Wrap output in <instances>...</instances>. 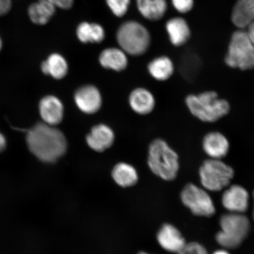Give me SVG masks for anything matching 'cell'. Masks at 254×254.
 Listing matches in <instances>:
<instances>
[{
    "label": "cell",
    "mask_w": 254,
    "mask_h": 254,
    "mask_svg": "<svg viewBox=\"0 0 254 254\" xmlns=\"http://www.w3.org/2000/svg\"><path fill=\"white\" fill-rule=\"evenodd\" d=\"M41 69L44 74L50 75L56 79H62L68 74V64L64 57L54 53L41 63Z\"/></svg>",
    "instance_id": "19"
},
{
    "label": "cell",
    "mask_w": 254,
    "mask_h": 254,
    "mask_svg": "<svg viewBox=\"0 0 254 254\" xmlns=\"http://www.w3.org/2000/svg\"><path fill=\"white\" fill-rule=\"evenodd\" d=\"M173 7L180 13L186 14L193 7L194 0H171Z\"/></svg>",
    "instance_id": "26"
},
{
    "label": "cell",
    "mask_w": 254,
    "mask_h": 254,
    "mask_svg": "<svg viewBox=\"0 0 254 254\" xmlns=\"http://www.w3.org/2000/svg\"><path fill=\"white\" fill-rule=\"evenodd\" d=\"M246 30L250 40L254 44V21L246 28Z\"/></svg>",
    "instance_id": "30"
},
{
    "label": "cell",
    "mask_w": 254,
    "mask_h": 254,
    "mask_svg": "<svg viewBox=\"0 0 254 254\" xmlns=\"http://www.w3.org/2000/svg\"><path fill=\"white\" fill-rule=\"evenodd\" d=\"M2 47V41L1 39V37H0V52H1Z\"/></svg>",
    "instance_id": "33"
},
{
    "label": "cell",
    "mask_w": 254,
    "mask_h": 254,
    "mask_svg": "<svg viewBox=\"0 0 254 254\" xmlns=\"http://www.w3.org/2000/svg\"><path fill=\"white\" fill-rule=\"evenodd\" d=\"M178 254H208L205 248L196 243L186 244Z\"/></svg>",
    "instance_id": "27"
},
{
    "label": "cell",
    "mask_w": 254,
    "mask_h": 254,
    "mask_svg": "<svg viewBox=\"0 0 254 254\" xmlns=\"http://www.w3.org/2000/svg\"><path fill=\"white\" fill-rule=\"evenodd\" d=\"M85 139L88 147L92 150L102 152L113 145L115 134L110 127L100 124L91 128Z\"/></svg>",
    "instance_id": "12"
},
{
    "label": "cell",
    "mask_w": 254,
    "mask_h": 254,
    "mask_svg": "<svg viewBox=\"0 0 254 254\" xmlns=\"http://www.w3.org/2000/svg\"><path fill=\"white\" fill-rule=\"evenodd\" d=\"M112 13L117 17L125 16L131 4V0H105Z\"/></svg>",
    "instance_id": "25"
},
{
    "label": "cell",
    "mask_w": 254,
    "mask_h": 254,
    "mask_svg": "<svg viewBox=\"0 0 254 254\" xmlns=\"http://www.w3.org/2000/svg\"><path fill=\"white\" fill-rule=\"evenodd\" d=\"M6 147V140L4 136L0 132V153L4 151Z\"/></svg>",
    "instance_id": "31"
},
{
    "label": "cell",
    "mask_w": 254,
    "mask_h": 254,
    "mask_svg": "<svg viewBox=\"0 0 254 254\" xmlns=\"http://www.w3.org/2000/svg\"><path fill=\"white\" fill-rule=\"evenodd\" d=\"M26 141L30 151L44 163H56L67 150L63 132L44 123L37 124L28 131Z\"/></svg>",
    "instance_id": "1"
},
{
    "label": "cell",
    "mask_w": 254,
    "mask_h": 254,
    "mask_svg": "<svg viewBox=\"0 0 254 254\" xmlns=\"http://www.w3.org/2000/svg\"><path fill=\"white\" fill-rule=\"evenodd\" d=\"M147 69L151 77L159 81L168 80L175 70L172 60L167 56H160L152 60L149 63Z\"/></svg>",
    "instance_id": "23"
},
{
    "label": "cell",
    "mask_w": 254,
    "mask_h": 254,
    "mask_svg": "<svg viewBox=\"0 0 254 254\" xmlns=\"http://www.w3.org/2000/svg\"><path fill=\"white\" fill-rule=\"evenodd\" d=\"M231 21L239 29H246L254 21V0H237L231 12Z\"/></svg>",
    "instance_id": "18"
},
{
    "label": "cell",
    "mask_w": 254,
    "mask_h": 254,
    "mask_svg": "<svg viewBox=\"0 0 254 254\" xmlns=\"http://www.w3.org/2000/svg\"><path fill=\"white\" fill-rule=\"evenodd\" d=\"M147 254V253H143V252H141V253H139V254Z\"/></svg>",
    "instance_id": "35"
},
{
    "label": "cell",
    "mask_w": 254,
    "mask_h": 254,
    "mask_svg": "<svg viewBox=\"0 0 254 254\" xmlns=\"http://www.w3.org/2000/svg\"><path fill=\"white\" fill-rule=\"evenodd\" d=\"M230 147L229 139L220 131H209L202 138V150L208 158L223 160L229 153Z\"/></svg>",
    "instance_id": "9"
},
{
    "label": "cell",
    "mask_w": 254,
    "mask_h": 254,
    "mask_svg": "<svg viewBox=\"0 0 254 254\" xmlns=\"http://www.w3.org/2000/svg\"><path fill=\"white\" fill-rule=\"evenodd\" d=\"M129 104L136 113L147 115L155 109V99L153 94L147 89L138 88L130 94Z\"/></svg>",
    "instance_id": "16"
},
{
    "label": "cell",
    "mask_w": 254,
    "mask_h": 254,
    "mask_svg": "<svg viewBox=\"0 0 254 254\" xmlns=\"http://www.w3.org/2000/svg\"><path fill=\"white\" fill-rule=\"evenodd\" d=\"M198 174L203 188L209 191H220L230 186L235 171L223 160L207 158L199 166Z\"/></svg>",
    "instance_id": "7"
},
{
    "label": "cell",
    "mask_w": 254,
    "mask_h": 254,
    "mask_svg": "<svg viewBox=\"0 0 254 254\" xmlns=\"http://www.w3.org/2000/svg\"><path fill=\"white\" fill-rule=\"evenodd\" d=\"M111 175L114 182L122 187L134 186L138 180L137 171L135 168L125 163L116 164L113 168Z\"/></svg>",
    "instance_id": "24"
},
{
    "label": "cell",
    "mask_w": 254,
    "mask_h": 254,
    "mask_svg": "<svg viewBox=\"0 0 254 254\" xmlns=\"http://www.w3.org/2000/svg\"><path fill=\"white\" fill-rule=\"evenodd\" d=\"M56 12V8L49 0H38L28 9V14L32 22L38 25L47 24Z\"/></svg>",
    "instance_id": "22"
},
{
    "label": "cell",
    "mask_w": 254,
    "mask_h": 254,
    "mask_svg": "<svg viewBox=\"0 0 254 254\" xmlns=\"http://www.w3.org/2000/svg\"><path fill=\"white\" fill-rule=\"evenodd\" d=\"M147 164L152 173L167 182L176 180L180 169L179 154L160 138L149 145Z\"/></svg>",
    "instance_id": "3"
},
{
    "label": "cell",
    "mask_w": 254,
    "mask_h": 254,
    "mask_svg": "<svg viewBox=\"0 0 254 254\" xmlns=\"http://www.w3.org/2000/svg\"><path fill=\"white\" fill-rule=\"evenodd\" d=\"M184 101L190 114L203 123L217 122L228 115L231 111L229 101L221 98L215 91L187 95Z\"/></svg>",
    "instance_id": "2"
},
{
    "label": "cell",
    "mask_w": 254,
    "mask_h": 254,
    "mask_svg": "<svg viewBox=\"0 0 254 254\" xmlns=\"http://www.w3.org/2000/svg\"><path fill=\"white\" fill-rule=\"evenodd\" d=\"M253 198H254V208H253V219L254 220V190L253 191Z\"/></svg>",
    "instance_id": "34"
},
{
    "label": "cell",
    "mask_w": 254,
    "mask_h": 254,
    "mask_svg": "<svg viewBox=\"0 0 254 254\" xmlns=\"http://www.w3.org/2000/svg\"><path fill=\"white\" fill-rule=\"evenodd\" d=\"M249 193L244 187L234 184L225 189L222 204L230 212L243 214L249 208Z\"/></svg>",
    "instance_id": "11"
},
{
    "label": "cell",
    "mask_w": 254,
    "mask_h": 254,
    "mask_svg": "<svg viewBox=\"0 0 254 254\" xmlns=\"http://www.w3.org/2000/svg\"><path fill=\"white\" fill-rule=\"evenodd\" d=\"M166 28L171 43L174 46H182L190 39L189 25L183 18H171L167 22Z\"/></svg>",
    "instance_id": "17"
},
{
    "label": "cell",
    "mask_w": 254,
    "mask_h": 254,
    "mask_svg": "<svg viewBox=\"0 0 254 254\" xmlns=\"http://www.w3.org/2000/svg\"><path fill=\"white\" fill-rule=\"evenodd\" d=\"M63 104L54 95H47L41 100L39 111L44 123L55 127L61 123L64 117Z\"/></svg>",
    "instance_id": "13"
},
{
    "label": "cell",
    "mask_w": 254,
    "mask_h": 254,
    "mask_svg": "<svg viewBox=\"0 0 254 254\" xmlns=\"http://www.w3.org/2000/svg\"><path fill=\"white\" fill-rule=\"evenodd\" d=\"M98 60L103 68L117 72L125 70L128 64L127 54L117 47L107 48L103 50Z\"/></svg>",
    "instance_id": "15"
},
{
    "label": "cell",
    "mask_w": 254,
    "mask_h": 254,
    "mask_svg": "<svg viewBox=\"0 0 254 254\" xmlns=\"http://www.w3.org/2000/svg\"><path fill=\"white\" fill-rule=\"evenodd\" d=\"M213 254H230L226 251L225 250H218L215 252Z\"/></svg>",
    "instance_id": "32"
},
{
    "label": "cell",
    "mask_w": 254,
    "mask_h": 254,
    "mask_svg": "<svg viewBox=\"0 0 254 254\" xmlns=\"http://www.w3.org/2000/svg\"><path fill=\"white\" fill-rule=\"evenodd\" d=\"M220 223L221 230L216 235V240L225 249H237L249 233V220L242 214L230 212L224 214Z\"/></svg>",
    "instance_id": "5"
},
{
    "label": "cell",
    "mask_w": 254,
    "mask_h": 254,
    "mask_svg": "<svg viewBox=\"0 0 254 254\" xmlns=\"http://www.w3.org/2000/svg\"><path fill=\"white\" fill-rule=\"evenodd\" d=\"M55 5L56 8H59L64 10L71 9L74 4V0H49Z\"/></svg>",
    "instance_id": "28"
},
{
    "label": "cell",
    "mask_w": 254,
    "mask_h": 254,
    "mask_svg": "<svg viewBox=\"0 0 254 254\" xmlns=\"http://www.w3.org/2000/svg\"><path fill=\"white\" fill-rule=\"evenodd\" d=\"M159 244L164 250L179 253L186 245V240L180 231L173 225L164 224L157 234Z\"/></svg>",
    "instance_id": "14"
},
{
    "label": "cell",
    "mask_w": 254,
    "mask_h": 254,
    "mask_svg": "<svg viewBox=\"0 0 254 254\" xmlns=\"http://www.w3.org/2000/svg\"><path fill=\"white\" fill-rule=\"evenodd\" d=\"M135 2L139 13L148 20H160L167 11V0H135Z\"/></svg>",
    "instance_id": "20"
},
{
    "label": "cell",
    "mask_w": 254,
    "mask_h": 254,
    "mask_svg": "<svg viewBox=\"0 0 254 254\" xmlns=\"http://www.w3.org/2000/svg\"><path fill=\"white\" fill-rule=\"evenodd\" d=\"M12 7L11 0H0V17L7 14Z\"/></svg>",
    "instance_id": "29"
},
{
    "label": "cell",
    "mask_w": 254,
    "mask_h": 254,
    "mask_svg": "<svg viewBox=\"0 0 254 254\" xmlns=\"http://www.w3.org/2000/svg\"><path fill=\"white\" fill-rule=\"evenodd\" d=\"M76 36L83 44H100L106 39V31L100 24L83 21L78 25Z\"/></svg>",
    "instance_id": "21"
},
{
    "label": "cell",
    "mask_w": 254,
    "mask_h": 254,
    "mask_svg": "<svg viewBox=\"0 0 254 254\" xmlns=\"http://www.w3.org/2000/svg\"><path fill=\"white\" fill-rule=\"evenodd\" d=\"M116 40L120 49L132 56L144 55L151 42L147 28L134 20L127 21L120 25L117 31Z\"/></svg>",
    "instance_id": "4"
},
{
    "label": "cell",
    "mask_w": 254,
    "mask_h": 254,
    "mask_svg": "<svg viewBox=\"0 0 254 254\" xmlns=\"http://www.w3.org/2000/svg\"><path fill=\"white\" fill-rule=\"evenodd\" d=\"M183 204L195 215L209 217L215 212L213 201L204 188L193 183L187 184L181 192Z\"/></svg>",
    "instance_id": "8"
},
{
    "label": "cell",
    "mask_w": 254,
    "mask_h": 254,
    "mask_svg": "<svg viewBox=\"0 0 254 254\" xmlns=\"http://www.w3.org/2000/svg\"><path fill=\"white\" fill-rule=\"evenodd\" d=\"M225 63L229 67L241 71L254 69V44L245 29L237 30L232 35Z\"/></svg>",
    "instance_id": "6"
},
{
    "label": "cell",
    "mask_w": 254,
    "mask_h": 254,
    "mask_svg": "<svg viewBox=\"0 0 254 254\" xmlns=\"http://www.w3.org/2000/svg\"><path fill=\"white\" fill-rule=\"evenodd\" d=\"M74 98L79 110L85 114L96 113L102 106V97L100 92L93 85H85L78 88Z\"/></svg>",
    "instance_id": "10"
}]
</instances>
